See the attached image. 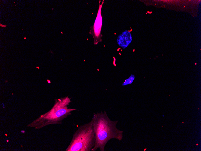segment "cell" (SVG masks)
<instances>
[{"label":"cell","instance_id":"obj_1","mask_svg":"<svg viewBox=\"0 0 201 151\" xmlns=\"http://www.w3.org/2000/svg\"><path fill=\"white\" fill-rule=\"evenodd\" d=\"M92 120L95 142L91 151H96L98 148L100 151H104L106 144L111 139L122 140L123 131L116 126L118 121L110 120L105 111L94 114Z\"/></svg>","mask_w":201,"mask_h":151},{"label":"cell","instance_id":"obj_2","mask_svg":"<svg viewBox=\"0 0 201 151\" xmlns=\"http://www.w3.org/2000/svg\"><path fill=\"white\" fill-rule=\"evenodd\" d=\"M71 98L68 96L55 100L52 108L45 114L41 115L37 119L28 125V127L39 128L44 126L54 124H60L62 120L71 115V112L76 110L68 108L71 102Z\"/></svg>","mask_w":201,"mask_h":151},{"label":"cell","instance_id":"obj_3","mask_svg":"<svg viewBox=\"0 0 201 151\" xmlns=\"http://www.w3.org/2000/svg\"><path fill=\"white\" fill-rule=\"evenodd\" d=\"M95 142V134L91 120L80 125L75 132L66 151H91Z\"/></svg>","mask_w":201,"mask_h":151},{"label":"cell","instance_id":"obj_4","mask_svg":"<svg viewBox=\"0 0 201 151\" xmlns=\"http://www.w3.org/2000/svg\"><path fill=\"white\" fill-rule=\"evenodd\" d=\"M132 40L130 33L125 30L118 36L117 41L119 45L124 49L129 45Z\"/></svg>","mask_w":201,"mask_h":151},{"label":"cell","instance_id":"obj_5","mask_svg":"<svg viewBox=\"0 0 201 151\" xmlns=\"http://www.w3.org/2000/svg\"><path fill=\"white\" fill-rule=\"evenodd\" d=\"M102 17L101 14V8L98 13L94 25V30L95 35L98 36L100 34L102 26Z\"/></svg>","mask_w":201,"mask_h":151},{"label":"cell","instance_id":"obj_6","mask_svg":"<svg viewBox=\"0 0 201 151\" xmlns=\"http://www.w3.org/2000/svg\"><path fill=\"white\" fill-rule=\"evenodd\" d=\"M134 79L135 76L134 75H131L128 78L125 80L122 83V86L126 85L132 83Z\"/></svg>","mask_w":201,"mask_h":151}]
</instances>
